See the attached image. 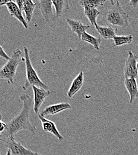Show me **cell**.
<instances>
[{"instance_id":"obj_13","label":"cell","mask_w":138,"mask_h":155,"mask_svg":"<svg viewBox=\"0 0 138 155\" xmlns=\"http://www.w3.org/2000/svg\"><path fill=\"white\" fill-rule=\"evenodd\" d=\"M66 21L70 26L72 31L75 33L79 39H81L82 34L86 32V30L91 27L90 25L83 24L78 20L72 19L67 18L66 19Z\"/></svg>"},{"instance_id":"obj_23","label":"cell","mask_w":138,"mask_h":155,"mask_svg":"<svg viewBox=\"0 0 138 155\" xmlns=\"http://www.w3.org/2000/svg\"><path fill=\"white\" fill-rule=\"evenodd\" d=\"M16 4L18 5V6L19 7V8H20V10L22 12L23 11V5H24V1H22V0H17L14 1Z\"/></svg>"},{"instance_id":"obj_18","label":"cell","mask_w":138,"mask_h":155,"mask_svg":"<svg viewBox=\"0 0 138 155\" xmlns=\"http://www.w3.org/2000/svg\"><path fill=\"white\" fill-rule=\"evenodd\" d=\"M84 9V15L89 20L91 24L95 26L98 25L97 24V18L100 15V12L97 8H85Z\"/></svg>"},{"instance_id":"obj_3","label":"cell","mask_w":138,"mask_h":155,"mask_svg":"<svg viewBox=\"0 0 138 155\" xmlns=\"http://www.w3.org/2000/svg\"><path fill=\"white\" fill-rule=\"evenodd\" d=\"M111 5L107 10L105 19L112 25L121 28L129 26V15L124 12L119 1H111Z\"/></svg>"},{"instance_id":"obj_28","label":"cell","mask_w":138,"mask_h":155,"mask_svg":"<svg viewBox=\"0 0 138 155\" xmlns=\"http://www.w3.org/2000/svg\"><path fill=\"white\" fill-rule=\"evenodd\" d=\"M137 68H138V63H137Z\"/></svg>"},{"instance_id":"obj_17","label":"cell","mask_w":138,"mask_h":155,"mask_svg":"<svg viewBox=\"0 0 138 155\" xmlns=\"http://www.w3.org/2000/svg\"><path fill=\"white\" fill-rule=\"evenodd\" d=\"M37 7V2H34L31 0H26L24 2L23 11L25 13L26 21L30 22L32 19L34 12L35 7Z\"/></svg>"},{"instance_id":"obj_25","label":"cell","mask_w":138,"mask_h":155,"mask_svg":"<svg viewBox=\"0 0 138 155\" xmlns=\"http://www.w3.org/2000/svg\"><path fill=\"white\" fill-rule=\"evenodd\" d=\"M11 0H0V6L6 5L7 3H8Z\"/></svg>"},{"instance_id":"obj_24","label":"cell","mask_w":138,"mask_h":155,"mask_svg":"<svg viewBox=\"0 0 138 155\" xmlns=\"http://www.w3.org/2000/svg\"><path fill=\"white\" fill-rule=\"evenodd\" d=\"M129 4L133 7H136L138 5V1L131 0L129 2Z\"/></svg>"},{"instance_id":"obj_4","label":"cell","mask_w":138,"mask_h":155,"mask_svg":"<svg viewBox=\"0 0 138 155\" xmlns=\"http://www.w3.org/2000/svg\"><path fill=\"white\" fill-rule=\"evenodd\" d=\"M22 51L16 49L10 57V59L0 69V79H5L8 84H13L18 66L23 60Z\"/></svg>"},{"instance_id":"obj_6","label":"cell","mask_w":138,"mask_h":155,"mask_svg":"<svg viewBox=\"0 0 138 155\" xmlns=\"http://www.w3.org/2000/svg\"><path fill=\"white\" fill-rule=\"evenodd\" d=\"M4 143L5 146L11 150L13 155H42L26 149L21 143L17 141L13 136L7 137Z\"/></svg>"},{"instance_id":"obj_22","label":"cell","mask_w":138,"mask_h":155,"mask_svg":"<svg viewBox=\"0 0 138 155\" xmlns=\"http://www.w3.org/2000/svg\"><path fill=\"white\" fill-rule=\"evenodd\" d=\"M0 58H4L5 60H7V61L10 59V58L5 52V51L4 50V49H3V48H2V47L1 45H0Z\"/></svg>"},{"instance_id":"obj_19","label":"cell","mask_w":138,"mask_h":155,"mask_svg":"<svg viewBox=\"0 0 138 155\" xmlns=\"http://www.w3.org/2000/svg\"><path fill=\"white\" fill-rule=\"evenodd\" d=\"M81 39L83 41L88 42V44L92 45L95 50H99V46L102 42L101 37H95L85 32L82 34Z\"/></svg>"},{"instance_id":"obj_11","label":"cell","mask_w":138,"mask_h":155,"mask_svg":"<svg viewBox=\"0 0 138 155\" xmlns=\"http://www.w3.org/2000/svg\"><path fill=\"white\" fill-rule=\"evenodd\" d=\"M6 7L7 8L9 14L11 16L16 18L19 21H20L25 29H27L28 28L27 22L24 18L22 15V12L20 10V8H19L16 3L14 1H10L7 4Z\"/></svg>"},{"instance_id":"obj_1","label":"cell","mask_w":138,"mask_h":155,"mask_svg":"<svg viewBox=\"0 0 138 155\" xmlns=\"http://www.w3.org/2000/svg\"><path fill=\"white\" fill-rule=\"evenodd\" d=\"M20 99L23 103V107L19 114L14 117L8 122L6 123L5 135L7 137L14 136L21 131H29L34 134L36 133L37 128L30 121L29 114L32 105L33 100L30 96L23 94Z\"/></svg>"},{"instance_id":"obj_8","label":"cell","mask_w":138,"mask_h":155,"mask_svg":"<svg viewBox=\"0 0 138 155\" xmlns=\"http://www.w3.org/2000/svg\"><path fill=\"white\" fill-rule=\"evenodd\" d=\"M35 2L37 7L40 9L42 16L47 22L54 20L52 1H37Z\"/></svg>"},{"instance_id":"obj_20","label":"cell","mask_w":138,"mask_h":155,"mask_svg":"<svg viewBox=\"0 0 138 155\" xmlns=\"http://www.w3.org/2000/svg\"><path fill=\"white\" fill-rule=\"evenodd\" d=\"M114 44L112 47H120L123 45L129 44L132 42L133 37L132 35H116L113 38Z\"/></svg>"},{"instance_id":"obj_10","label":"cell","mask_w":138,"mask_h":155,"mask_svg":"<svg viewBox=\"0 0 138 155\" xmlns=\"http://www.w3.org/2000/svg\"><path fill=\"white\" fill-rule=\"evenodd\" d=\"M71 108L72 106L69 103H59L57 104H51L47 106L40 113V115L43 117L47 115H54L62 111H64Z\"/></svg>"},{"instance_id":"obj_12","label":"cell","mask_w":138,"mask_h":155,"mask_svg":"<svg viewBox=\"0 0 138 155\" xmlns=\"http://www.w3.org/2000/svg\"><path fill=\"white\" fill-rule=\"evenodd\" d=\"M124 84L130 96L129 103L132 104L138 98V85L136 79L126 78L124 81Z\"/></svg>"},{"instance_id":"obj_15","label":"cell","mask_w":138,"mask_h":155,"mask_svg":"<svg viewBox=\"0 0 138 155\" xmlns=\"http://www.w3.org/2000/svg\"><path fill=\"white\" fill-rule=\"evenodd\" d=\"M95 29L100 36L105 39H113L115 36L117 35V29L113 26H100L98 25L95 26Z\"/></svg>"},{"instance_id":"obj_5","label":"cell","mask_w":138,"mask_h":155,"mask_svg":"<svg viewBox=\"0 0 138 155\" xmlns=\"http://www.w3.org/2000/svg\"><path fill=\"white\" fill-rule=\"evenodd\" d=\"M138 56L135 55L132 51H128V57L126 60L124 67L123 69L124 78H135L138 77V69L137 68Z\"/></svg>"},{"instance_id":"obj_9","label":"cell","mask_w":138,"mask_h":155,"mask_svg":"<svg viewBox=\"0 0 138 155\" xmlns=\"http://www.w3.org/2000/svg\"><path fill=\"white\" fill-rule=\"evenodd\" d=\"M38 116L41 122L43 130L45 132L51 133L52 134L55 136L59 141H62L64 139V137L59 133L56 124L54 122L46 119L45 117L41 116L40 114H38Z\"/></svg>"},{"instance_id":"obj_26","label":"cell","mask_w":138,"mask_h":155,"mask_svg":"<svg viewBox=\"0 0 138 155\" xmlns=\"http://www.w3.org/2000/svg\"><path fill=\"white\" fill-rule=\"evenodd\" d=\"M7 138V137H6L5 134H2L0 133V142H1V141L4 142Z\"/></svg>"},{"instance_id":"obj_7","label":"cell","mask_w":138,"mask_h":155,"mask_svg":"<svg viewBox=\"0 0 138 155\" xmlns=\"http://www.w3.org/2000/svg\"><path fill=\"white\" fill-rule=\"evenodd\" d=\"M32 87L34 94V111L36 114L38 115L42 104L43 103L45 99L51 93V92L50 90H45L35 86Z\"/></svg>"},{"instance_id":"obj_27","label":"cell","mask_w":138,"mask_h":155,"mask_svg":"<svg viewBox=\"0 0 138 155\" xmlns=\"http://www.w3.org/2000/svg\"><path fill=\"white\" fill-rule=\"evenodd\" d=\"M13 155L11 150H10V149H8L7 150V153H6V155Z\"/></svg>"},{"instance_id":"obj_16","label":"cell","mask_w":138,"mask_h":155,"mask_svg":"<svg viewBox=\"0 0 138 155\" xmlns=\"http://www.w3.org/2000/svg\"><path fill=\"white\" fill-rule=\"evenodd\" d=\"M53 4L55 7L56 18H59L70 8L69 2L65 0L52 1Z\"/></svg>"},{"instance_id":"obj_29","label":"cell","mask_w":138,"mask_h":155,"mask_svg":"<svg viewBox=\"0 0 138 155\" xmlns=\"http://www.w3.org/2000/svg\"><path fill=\"white\" fill-rule=\"evenodd\" d=\"M0 155H1V151H0Z\"/></svg>"},{"instance_id":"obj_21","label":"cell","mask_w":138,"mask_h":155,"mask_svg":"<svg viewBox=\"0 0 138 155\" xmlns=\"http://www.w3.org/2000/svg\"><path fill=\"white\" fill-rule=\"evenodd\" d=\"M106 1L104 0H81L79 1L80 4L83 7V8H97L103 5Z\"/></svg>"},{"instance_id":"obj_14","label":"cell","mask_w":138,"mask_h":155,"mask_svg":"<svg viewBox=\"0 0 138 155\" xmlns=\"http://www.w3.org/2000/svg\"><path fill=\"white\" fill-rule=\"evenodd\" d=\"M84 82V74L82 71L80 72L77 77L75 78L67 92V97L72 98L82 88Z\"/></svg>"},{"instance_id":"obj_2","label":"cell","mask_w":138,"mask_h":155,"mask_svg":"<svg viewBox=\"0 0 138 155\" xmlns=\"http://www.w3.org/2000/svg\"><path fill=\"white\" fill-rule=\"evenodd\" d=\"M23 60L25 61L26 66V79L22 85V88L24 90H26L30 86H35L45 90H50L49 87L41 81L36 71L34 68L30 58L29 49L26 47H23Z\"/></svg>"}]
</instances>
